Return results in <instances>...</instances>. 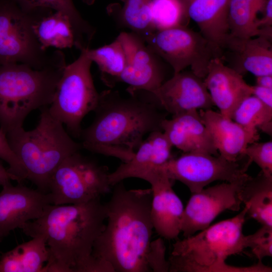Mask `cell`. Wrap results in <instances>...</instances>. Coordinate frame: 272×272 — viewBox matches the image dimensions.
<instances>
[{
    "mask_svg": "<svg viewBox=\"0 0 272 272\" xmlns=\"http://www.w3.org/2000/svg\"><path fill=\"white\" fill-rule=\"evenodd\" d=\"M123 97L117 91L100 93L91 124L82 129L80 139L83 149L130 160L146 135L162 131L167 113L151 93L138 91Z\"/></svg>",
    "mask_w": 272,
    "mask_h": 272,
    "instance_id": "obj_1",
    "label": "cell"
},
{
    "mask_svg": "<svg viewBox=\"0 0 272 272\" xmlns=\"http://www.w3.org/2000/svg\"><path fill=\"white\" fill-rule=\"evenodd\" d=\"M106 218L99 197L78 204H50L41 217L20 229L31 238H45L49 256L42 271L89 272L93 245Z\"/></svg>",
    "mask_w": 272,
    "mask_h": 272,
    "instance_id": "obj_2",
    "label": "cell"
},
{
    "mask_svg": "<svg viewBox=\"0 0 272 272\" xmlns=\"http://www.w3.org/2000/svg\"><path fill=\"white\" fill-rule=\"evenodd\" d=\"M113 186L104 203L106 223L92 255L109 263L114 272L150 271L147 256L154 229L152 189H127L122 181Z\"/></svg>",
    "mask_w": 272,
    "mask_h": 272,
    "instance_id": "obj_3",
    "label": "cell"
},
{
    "mask_svg": "<svg viewBox=\"0 0 272 272\" xmlns=\"http://www.w3.org/2000/svg\"><path fill=\"white\" fill-rule=\"evenodd\" d=\"M247 207L236 216L220 221L196 234L177 240L173 244L168 260L170 272H266L261 262L247 267L230 265V256L247 248L243 233Z\"/></svg>",
    "mask_w": 272,
    "mask_h": 272,
    "instance_id": "obj_4",
    "label": "cell"
},
{
    "mask_svg": "<svg viewBox=\"0 0 272 272\" xmlns=\"http://www.w3.org/2000/svg\"><path fill=\"white\" fill-rule=\"evenodd\" d=\"M66 64L61 51L42 69L23 63L0 64V129L6 134L22 127L30 112L48 107Z\"/></svg>",
    "mask_w": 272,
    "mask_h": 272,
    "instance_id": "obj_5",
    "label": "cell"
},
{
    "mask_svg": "<svg viewBox=\"0 0 272 272\" xmlns=\"http://www.w3.org/2000/svg\"><path fill=\"white\" fill-rule=\"evenodd\" d=\"M40 110L39 120L34 129L25 130L22 127L6 135L11 149L26 170L27 179L37 189L48 193L54 171L67 157L83 148L50 114L48 107Z\"/></svg>",
    "mask_w": 272,
    "mask_h": 272,
    "instance_id": "obj_6",
    "label": "cell"
},
{
    "mask_svg": "<svg viewBox=\"0 0 272 272\" xmlns=\"http://www.w3.org/2000/svg\"><path fill=\"white\" fill-rule=\"evenodd\" d=\"M87 49L80 51L79 56L66 65L48 107L50 114L65 126L69 134L79 139L81 122L94 110L100 95L93 82L91 72L93 62Z\"/></svg>",
    "mask_w": 272,
    "mask_h": 272,
    "instance_id": "obj_7",
    "label": "cell"
},
{
    "mask_svg": "<svg viewBox=\"0 0 272 272\" xmlns=\"http://www.w3.org/2000/svg\"><path fill=\"white\" fill-rule=\"evenodd\" d=\"M51 10L24 11L13 0H0V64L23 63L35 69L51 64L59 50H43L33 30L35 22Z\"/></svg>",
    "mask_w": 272,
    "mask_h": 272,
    "instance_id": "obj_8",
    "label": "cell"
},
{
    "mask_svg": "<svg viewBox=\"0 0 272 272\" xmlns=\"http://www.w3.org/2000/svg\"><path fill=\"white\" fill-rule=\"evenodd\" d=\"M108 169L80 151L67 157L52 174L48 185L52 205L78 204L111 191Z\"/></svg>",
    "mask_w": 272,
    "mask_h": 272,
    "instance_id": "obj_9",
    "label": "cell"
},
{
    "mask_svg": "<svg viewBox=\"0 0 272 272\" xmlns=\"http://www.w3.org/2000/svg\"><path fill=\"white\" fill-rule=\"evenodd\" d=\"M148 47L172 67L173 74L187 67L204 79L211 60L221 51L199 32L187 26L155 30L145 40Z\"/></svg>",
    "mask_w": 272,
    "mask_h": 272,
    "instance_id": "obj_10",
    "label": "cell"
},
{
    "mask_svg": "<svg viewBox=\"0 0 272 272\" xmlns=\"http://www.w3.org/2000/svg\"><path fill=\"white\" fill-rule=\"evenodd\" d=\"M250 164L248 160L241 166L238 161H229L220 155L184 153L162 167L170 179L183 183L193 193L217 180L230 182L242 178L247 174Z\"/></svg>",
    "mask_w": 272,
    "mask_h": 272,
    "instance_id": "obj_11",
    "label": "cell"
},
{
    "mask_svg": "<svg viewBox=\"0 0 272 272\" xmlns=\"http://www.w3.org/2000/svg\"><path fill=\"white\" fill-rule=\"evenodd\" d=\"M233 182H223L192 193L184 209L181 231L184 237L209 227L221 213L238 211L242 203L241 192L249 177Z\"/></svg>",
    "mask_w": 272,
    "mask_h": 272,
    "instance_id": "obj_12",
    "label": "cell"
},
{
    "mask_svg": "<svg viewBox=\"0 0 272 272\" xmlns=\"http://www.w3.org/2000/svg\"><path fill=\"white\" fill-rule=\"evenodd\" d=\"M121 41L126 56V64L114 81L129 87V93L138 91L153 93L166 81L165 73L159 59L136 34L123 32L117 37Z\"/></svg>",
    "mask_w": 272,
    "mask_h": 272,
    "instance_id": "obj_13",
    "label": "cell"
},
{
    "mask_svg": "<svg viewBox=\"0 0 272 272\" xmlns=\"http://www.w3.org/2000/svg\"><path fill=\"white\" fill-rule=\"evenodd\" d=\"M19 183L6 184L0 192V242L11 231L39 218L52 204L49 193Z\"/></svg>",
    "mask_w": 272,
    "mask_h": 272,
    "instance_id": "obj_14",
    "label": "cell"
},
{
    "mask_svg": "<svg viewBox=\"0 0 272 272\" xmlns=\"http://www.w3.org/2000/svg\"><path fill=\"white\" fill-rule=\"evenodd\" d=\"M152 94L162 108L172 115L214 106L203 79L191 71L173 74Z\"/></svg>",
    "mask_w": 272,
    "mask_h": 272,
    "instance_id": "obj_15",
    "label": "cell"
},
{
    "mask_svg": "<svg viewBox=\"0 0 272 272\" xmlns=\"http://www.w3.org/2000/svg\"><path fill=\"white\" fill-rule=\"evenodd\" d=\"M147 181L152 191L151 217L154 229L161 238L177 239L181 232L184 207L172 188L174 181L161 166Z\"/></svg>",
    "mask_w": 272,
    "mask_h": 272,
    "instance_id": "obj_16",
    "label": "cell"
},
{
    "mask_svg": "<svg viewBox=\"0 0 272 272\" xmlns=\"http://www.w3.org/2000/svg\"><path fill=\"white\" fill-rule=\"evenodd\" d=\"M220 59L242 76L272 75L271 40L261 36L239 38L230 35L221 49Z\"/></svg>",
    "mask_w": 272,
    "mask_h": 272,
    "instance_id": "obj_17",
    "label": "cell"
},
{
    "mask_svg": "<svg viewBox=\"0 0 272 272\" xmlns=\"http://www.w3.org/2000/svg\"><path fill=\"white\" fill-rule=\"evenodd\" d=\"M203 81L214 105L221 114L230 119L239 104L252 95V86L220 58L211 60Z\"/></svg>",
    "mask_w": 272,
    "mask_h": 272,
    "instance_id": "obj_18",
    "label": "cell"
},
{
    "mask_svg": "<svg viewBox=\"0 0 272 272\" xmlns=\"http://www.w3.org/2000/svg\"><path fill=\"white\" fill-rule=\"evenodd\" d=\"M148 136L130 160L122 162L115 170L109 173V182L111 186L129 178L146 181L157 168L173 158V147L162 131H154Z\"/></svg>",
    "mask_w": 272,
    "mask_h": 272,
    "instance_id": "obj_19",
    "label": "cell"
},
{
    "mask_svg": "<svg viewBox=\"0 0 272 272\" xmlns=\"http://www.w3.org/2000/svg\"><path fill=\"white\" fill-rule=\"evenodd\" d=\"M162 128L172 147L184 153L219 155L198 110L172 115L169 119L166 118L162 122Z\"/></svg>",
    "mask_w": 272,
    "mask_h": 272,
    "instance_id": "obj_20",
    "label": "cell"
},
{
    "mask_svg": "<svg viewBox=\"0 0 272 272\" xmlns=\"http://www.w3.org/2000/svg\"><path fill=\"white\" fill-rule=\"evenodd\" d=\"M199 112L219 154L229 161L237 162L244 156L247 146L259 140L258 131L249 130L220 112L212 109L200 110Z\"/></svg>",
    "mask_w": 272,
    "mask_h": 272,
    "instance_id": "obj_21",
    "label": "cell"
},
{
    "mask_svg": "<svg viewBox=\"0 0 272 272\" xmlns=\"http://www.w3.org/2000/svg\"><path fill=\"white\" fill-rule=\"evenodd\" d=\"M228 3L229 0H187L185 3L189 19L221 52L230 35Z\"/></svg>",
    "mask_w": 272,
    "mask_h": 272,
    "instance_id": "obj_22",
    "label": "cell"
},
{
    "mask_svg": "<svg viewBox=\"0 0 272 272\" xmlns=\"http://www.w3.org/2000/svg\"><path fill=\"white\" fill-rule=\"evenodd\" d=\"M49 256L45 238L35 236L5 253L0 258V272H40Z\"/></svg>",
    "mask_w": 272,
    "mask_h": 272,
    "instance_id": "obj_23",
    "label": "cell"
},
{
    "mask_svg": "<svg viewBox=\"0 0 272 272\" xmlns=\"http://www.w3.org/2000/svg\"><path fill=\"white\" fill-rule=\"evenodd\" d=\"M248 214L262 226L272 227V175L262 172L249 176L241 192Z\"/></svg>",
    "mask_w": 272,
    "mask_h": 272,
    "instance_id": "obj_24",
    "label": "cell"
},
{
    "mask_svg": "<svg viewBox=\"0 0 272 272\" xmlns=\"http://www.w3.org/2000/svg\"><path fill=\"white\" fill-rule=\"evenodd\" d=\"M24 11L32 13L43 10L60 12L70 19L75 34V46L80 51L90 48L95 28L85 20L73 0H13Z\"/></svg>",
    "mask_w": 272,
    "mask_h": 272,
    "instance_id": "obj_25",
    "label": "cell"
},
{
    "mask_svg": "<svg viewBox=\"0 0 272 272\" xmlns=\"http://www.w3.org/2000/svg\"><path fill=\"white\" fill-rule=\"evenodd\" d=\"M34 32L43 50L58 49L75 46L73 27L69 18L60 12L52 11L40 17L34 23Z\"/></svg>",
    "mask_w": 272,
    "mask_h": 272,
    "instance_id": "obj_26",
    "label": "cell"
},
{
    "mask_svg": "<svg viewBox=\"0 0 272 272\" xmlns=\"http://www.w3.org/2000/svg\"><path fill=\"white\" fill-rule=\"evenodd\" d=\"M266 0H229L228 22L230 35L239 38L261 36L265 32L255 25L257 14L261 12Z\"/></svg>",
    "mask_w": 272,
    "mask_h": 272,
    "instance_id": "obj_27",
    "label": "cell"
},
{
    "mask_svg": "<svg viewBox=\"0 0 272 272\" xmlns=\"http://www.w3.org/2000/svg\"><path fill=\"white\" fill-rule=\"evenodd\" d=\"M87 52L92 61L97 65L103 81L109 86L114 84L126 64L125 53L120 40L116 37L107 45L88 48Z\"/></svg>",
    "mask_w": 272,
    "mask_h": 272,
    "instance_id": "obj_28",
    "label": "cell"
},
{
    "mask_svg": "<svg viewBox=\"0 0 272 272\" xmlns=\"http://www.w3.org/2000/svg\"><path fill=\"white\" fill-rule=\"evenodd\" d=\"M231 119L249 130L257 132L259 129L271 135L272 108L252 95L247 97L239 104Z\"/></svg>",
    "mask_w": 272,
    "mask_h": 272,
    "instance_id": "obj_29",
    "label": "cell"
},
{
    "mask_svg": "<svg viewBox=\"0 0 272 272\" xmlns=\"http://www.w3.org/2000/svg\"><path fill=\"white\" fill-rule=\"evenodd\" d=\"M121 1L123 5L119 16L122 23L145 41L155 31L152 21L151 0Z\"/></svg>",
    "mask_w": 272,
    "mask_h": 272,
    "instance_id": "obj_30",
    "label": "cell"
},
{
    "mask_svg": "<svg viewBox=\"0 0 272 272\" xmlns=\"http://www.w3.org/2000/svg\"><path fill=\"white\" fill-rule=\"evenodd\" d=\"M151 13L155 30L186 26L189 19L182 0H151Z\"/></svg>",
    "mask_w": 272,
    "mask_h": 272,
    "instance_id": "obj_31",
    "label": "cell"
},
{
    "mask_svg": "<svg viewBox=\"0 0 272 272\" xmlns=\"http://www.w3.org/2000/svg\"><path fill=\"white\" fill-rule=\"evenodd\" d=\"M247 248H250L258 261L272 256V227L262 226L254 233L246 236Z\"/></svg>",
    "mask_w": 272,
    "mask_h": 272,
    "instance_id": "obj_32",
    "label": "cell"
},
{
    "mask_svg": "<svg viewBox=\"0 0 272 272\" xmlns=\"http://www.w3.org/2000/svg\"><path fill=\"white\" fill-rule=\"evenodd\" d=\"M244 156L248 161L256 164L263 173L272 175V141L255 142L246 148Z\"/></svg>",
    "mask_w": 272,
    "mask_h": 272,
    "instance_id": "obj_33",
    "label": "cell"
},
{
    "mask_svg": "<svg viewBox=\"0 0 272 272\" xmlns=\"http://www.w3.org/2000/svg\"><path fill=\"white\" fill-rule=\"evenodd\" d=\"M0 159L9 165L8 171L21 183L27 179L26 170L11 149L6 134L0 129Z\"/></svg>",
    "mask_w": 272,
    "mask_h": 272,
    "instance_id": "obj_34",
    "label": "cell"
},
{
    "mask_svg": "<svg viewBox=\"0 0 272 272\" xmlns=\"http://www.w3.org/2000/svg\"><path fill=\"white\" fill-rule=\"evenodd\" d=\"M166 247L161 238L151 241L147 256L148 266L150 271H169V264L165 257Z\"/></svg>",
    "mask_w": 272,
    "mask_h": 272,
    "instance_id": "obj_35",
    "label": "cell"
},
{
    "mask_svg": "<svg viewBox=\"0 0 272 272\" xmlns=\"http://www.w3.org/2000/svg\"><path fill=\"white\" fill-rule=\"evenodd\" d=\"M262 17L255 21L257 29H272V0H266L261 10Z\"/></svg>",
    "mask_w": 272,
    "mask_h": 272,
    "instance_id": "obj_36",
    "label": "cell"
},
{
    "mask_svg": "<svg viewBox=\"0 0 272 272\" xmlns=\"http://www.w3.org/2000/svg\"><path fill=\"white\" fill-rule=\"evenodd\" d=\"M252 95L264 105L272 108V89L257 85L252 86Z\"/></svg>",
    "mask_w": 272,
    "mask_h": 272,
    "instance_id": "obj_37",
    "label": "cell"
},
{
    "mask_svg": "<svg viewBox=\"0 0 272 272\" xmlns=\"http://www.w3.org/2000/svg\"><path fill=\"white\" fill-rule=\"evenodd\" d=\"M11 180L16 181V178L12 175L0 162V185L3 186L11 183Z\"/></svg>",
    "mask_w": 272,
    "mask_h": 272,
    "instance_id": "obj_38",
    "label": "cell"
},
{
    "mask_svg": "<svg viewBox=\"0 0 272 272\" xmlns=\"http://www.w3.org/2000/svg\"><path fill=\"white\" fill-rule=\"evenodd\" d=\"M256 85L272 89V75H262L256 77Z\"/></svg>",
    "mask_w": 272,
    "mask_h": 272,
    "instance_id": "obj_39",
    "label": "cell"
},
{
    "mask_svg": "<svg viewBox=\"0 0 272 272\" xmlns=\"http://www.w3.org/2000/svg\"><path fill=\"white\" fill-rule=\"evenodd\" d=\"M94 1V0H85V2L89 5L92 4Z\"/></svg>",
    "mask_w": 272,
    "mask_h": 272,
    "instance_id": "obj_40",
    "label": "cell"
},
{
    "mask_svg": "<svg viewBox=\"0 0 272 272\" xmlns=\"http://www.w3.org/2000/svg\"><path fill=\"white\" fill-rule=\"evenodd\" d=\"M182 1H183L184 2V3L185 4V3L187 2V0H182Z\"/></svg>",
    "mask_w": 272,
    "mask_h": 272,
    "instance_id": "obj_41",
    "label": "cell"
}]
</instances>
